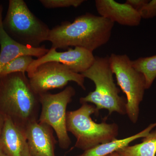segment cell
Here are the masks:
<instances>
[{
  "instance_id": "cell-1",
  "label": "cell",
  "mask_w": 156,
  "mask_h": 156,
  "mask_svg": "<svg viewBox=\"0 0 156 156\" xmlns=\"http://www.w3.org/2000/svg\"><path fill=\"white\" fill-rule=\"evenodd\" d=\"M114 25L108 19L87 13L50 29L48 41L56 50L77 47L93 52L109 41Z\"/></svg>"
},
{
  "instance_id": "cell-2",
  "label": "cell",
  "mask_w": 156,
  "mask_h": 156,
  "mask_svg": "<svg viewBox=\"0 0 156 156\" xmlns=\"http://www.w3.org/2000/svg\"><path fill=\"white\" fill-rule=\"evenodd\" d=\"M39 95L31 87L29 79L22 73L0 77V114L25 130L40 116Z\"/></svg>"
},
{
  "instance_id": "cell-3",
  "label": "cell",
  "mask_w": 156,
  "mask_h": 156,
  "mask_svg": "<svg viewBox=\"0 0 156 156\" xmlns=\"http://www.w3.org/2000/svg\"><path fill=\"white\" fill-rule=\"evenodd\" d=\"M82 74L94 83L95 89L85 97H81L80 103L94 104L96 115L103 109L108 110L109 115L114 112L122 115L126 114L127 100L120 96V89L114 83L109 56H95L92 66Z\"/></svg>"
},
{
  "instance_id": "cell-4",
  "label": "cell",
  "mask_w": 156,
  "mask_h": 156,
  "mask_svg": "<svg viewBox=\"0 0 156 156\" xmlns=\"http://www.w3.org/2000/svg\"><path fill=\"white\" fill-rule=\"evenodd\" d=\"M96 114V108L89 103L82 104L78 109L66 113L68 132L76 137L75 146L86 151L116 139L119 127L116 123L95 122L91 115Z\"/></svg>"
},
{
  "instance_id": "cell-5",
  "label": "cell",
  "mask_w": 156,
  "mask_h": 156,
  "mask_svg": "<svg viewBox=\"0 0 156 156\" xmlns=\"http://www.w3.org/2000/svg\"><path fill=\"white\" fill-rule=\"evenodd\" d=\"M2 23L9 36L21 44L38 48L41 43L48 41L49 27L30 11L23 0L9 1Z\"/></svg>"
},
{
  "instance_id": "cell-6",
  "label": "cell",
  "mask_w": 156,
  "mask_h": 156,
  "mask_svg": "<svg viewBox=\"0 0 156 156\" xmlns=\"http://www.w3.org/2000/svg\"><path fill=\"white\" fill-rule=\"evenodd\" d=\"M109 60L117 84L126 95V114L133 124H136L139 118L140 105L146 89L145 79L134 68L132 60L126 54L112 53Z\"/></svg>"
},
{
  "instance_id": "cell-7",
  "label": "cell",
  "mask_w": 156,
  "mask_h": 156,
  "mask_svg": "<svg viewBox=\"0 0 156 156\" xmlns=\"http://www.w3.org/2000/svg\"><path fill=\"white\" fill-rule=\"evenodd\" d=\"M76 93L73 87L68 86L57 94L47 92L39 95L41 111L38 122L53 128L58 145L63 149L68 148L71 144L66 127V108Z\"/></svg>"
},
{
  "instance_id": "cell-8",
  "label": "cell",
  "mask_w": 156,
  "mask_h": 156,
  "mask_svg": "<svg viewBox=\"0 0 156 156\" xmlns=\"http://www.w3.org/2000/svg\"><path fill=\"white\" fill-rule=\"evenodd\" d=\"M29 79L31 87L38 95L52 89H62L73 81L86 90L85 77L67 66L57 62H48L38 67Z\"/></svg>"
},
{
  "instance_id": "cell-9",
  "label": "cell",
  "mask_w": 156,
  "mask_h": 156,
  "mask_svg": "<svg viewBox=\"0 0 156 156\" xmlns=\"http://www.w3.org/2000/svg\"><path fill=\"white\" fill-rule=\"evenodd\" d=\"M68 49L67 51L60 52L51 48L44 55L34 59L27 72L28 78L31 76L38 66L47 62H58L74 72L82 74L91 67L95 61L93 52L89 50L77 47Z\"/></svg>"
},
{
  "instance_id": "cell-10",
  "label": "cell",
  "mask_w": 156,
  "mask_h": 156,
  "mask_svg": "<svg viewBox=\"0 0 156 156\" xmlns=\"http://www.w3.org/2000/svg\"><path fill=\"white\" fill-rule=\"evenodd\" d=\"M53 128L47 124L34 121L25 129L30 156H55L56 140Z\"/></svg>"
},
{
  "instance_id": "cell-11",
  "label": "cell",
  "mask_w": 156,
  "mask_h": 156,
  "mask_svg": "<svg viewBox=\"0 0 156 156\" xmlns=\"http://www.w3.org/2000/svg\"><path fill=\"white\" fill-rule=\"evenodd\" d=\"M3 6L0 5V73L6 64L18 56H30L38 58L49 50L44 46L34 48L21 44L9 36L3 27Z\"/></svg>"
},
{
  "instance_id": "cell-12",
  "label": "cell",
  "mask_w": 156,
  "mask_h": 156,
  "mask_svg": "<svg viewBox=\"0 0 156 156\" xmlns=\"http://www.w3.org/2000/svg\"><path fill=\"white\" fill-rule=\"evenodd\" d=\"M95 5L101 17L114 23L129 27L140 24L142 18L139 12L126 3L121 4L114 0H96Z\"/></svg>"
},
{
  "instance_id": "cell-13",
  "label": "cell",
  "mask_w": 156,
  "mask_h": 156,
  "mask_svg": "<svg viewBox=\"0 0 156 156\" xmlns=\"http://www.w3.org/2000/svg\"><path fill=\"white\" fill-rule=\"evenodd\" d=\"M4 119L0 149L8 156H30L25 130L15 125L10 119Z\"/></svg>"
},
{
  "instance_id": "cell-14",
  "label": "cell",
  "mask_w": 156,
  "mask_h": 156,
  "mask_svg": "<svg viewBox=\"0 0 156 156\" xmlns=\"http://www.w3.org/2000/svg\"><path fill=\"white\" fill-rule=\"evenodd\" d=\"M156 127V122L151 124L147 128L137 134L122 139H115L112 141L102 144L83 153L75 156H106L116 152L118 150L129 145L131 142L138 138L145 137L154 128Z\"/></svg>"
},
{
  "instance_id": "cell-15",
  "label": "cell",
  "mask_w": 156,
  "mask_h": 156,
  "mask_svg": "<svg viewBox=\"0 0 156 156\" xmlns=\"http://www.w3.org/2000/svg\"><path fill=\"white\" fill-rule=\"evenodd\" d=\"M116 152L119 156H155L156 128L143 137L141 143L127 146Z\"/></svg>"
},
{
  "instance_id": "cell-16",
  "label": "cell",
  "mask_w": 156,
  "mask_h": 156,
  "mask_svg": "<svg viewBox=\"0 0 156 156\" xmlns=\"http://www.w3.org/2000/svg\"><path fill=\"white\" fill-rule=\"evenodd\" d=\"M132 64L134 68L144 76L146 89H150L156 78V55L140 57L132 61Z\"/></svg>"
},
{
  "instance_id": "cell-17",
  "label": "cell",
  "mask_w": 156,
  "mask_h": 156,
  "mask_svg": "<svg viewBox=\"0 0 156 156\" xmlns=\"http://www.w3.org/2000/svg\"><path fill=\"white\" fill-rule=\"evenodd\" d=\"M34 59L30 56H21L10 62L6 64L0 73V77L13 73H25Z\"/></svg>"
},
{
  "instance_id": "cell-18",
  "label": "cell",
  "mask_w": 156,
  "mask_h": 156,
  "mask_svg": "<svg viewBox=\"0 0 156 156\" xmlns=\"http://www.w3.org/2000/svg\"><path fill=\"white\" fill-rule=\"evenodd\" d=\"M40 2L44 8L48 9L68 8H77L80 6L84 0H40Z\"/></svg>"
},
{
  "instance_id": "cell-19",
  "label": "cell",
  "mask_w": 156,
  "mask_h": 156,
  "mask_svg": "<svg viewBox=\"0 0 156 156\" xmlns=\"http://www.w3.org/2000/svg\"><path fill=\"white\" fill-rule=\"evenodd\" d=\"M141 18L148 19L156 17V0L148 1L139 11Z\"/></svg>"
},
{
  "instance_id": "cell-20",
  "label": "cell",
  "mask_w": 156,
  "mask_h": 156,
  "mask_svg": "<svg viewBox=\"0 0 156 156\" xmlns=\"http://www.w3.org/2000/svg\"><path fill=\"white\" fill-rule=\"evenodd\" d=\"M147 0H127L126 4L139 12L140 9L148 2Z\"/></svg>"
},
{
  "instance_id": "cell-21",
  "label": "cell",
  "mask_w": 156,
  "mask_h": 156,
  "mask_svg": "<svg viewBox=\"0 0 156 156\" xmlns=\"http://www.w3.org/2000/svg\"><path fill=\"white\" fill-rule=\"evenodd\" d=\"M4 121H5V119L4 117L2 115L0 114V137H1L3 126H4Z\"/></svg>"
},
{
  "instance_id": "cell-22",
  "label": "cell",
  "mask_w": 156,
  "mask_h": 156,
  "mask_svg": "<svg viewBox=\"0 0 156 156\" xmlns=\"http://www.w3.org/2000/svg\"><path fill=\"white\" fill-rule=\"evenodd\" d=\"M0 156H8L0 149Z\"/></svg>"
},
{
  "instance_id": "cell-23",
  "label": "cell",
  "mask_w": 156,
  "mask_h": 156,
  "mask_svg": "<svg viewBox=\"0 0 156 156\" xmlns=\"http://www.w3.org/2000/svg\"><path fill=\"white\" fill-rule=\"evenodd\" d=\"M106 156H119V155L116 152L110 154H109L108 155H107Z\"/></svg>"
}]
</instances>
